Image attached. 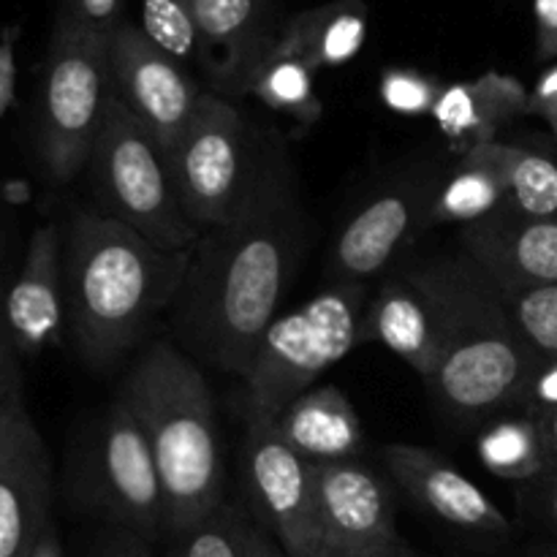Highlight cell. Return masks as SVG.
<instances>
[{"label": "cell", "instance_id": "obj_1", "mask_svg": "<svg viewBox=\"0 0 557 557\" xmlns=\"http://www.w3.org/2000/svg\"><path fill=\"white\" fill-rule=\"evenodd\" d=\"M308 218L283 145L264 136L259 169L239 210L207 228L190 248L188 272L172 308V330L185 354L237 375L281 313L302 261Z\"/></svg>", "mask_w": 557, "mask_h": 557}, {"label": "cell", "instance_id": "obj_2", "mask_svg": "<svg viewBox=\"0 0 557 557\" xmlns=\"http://www.w3.org/2000/svg\"><path fill=\"white\" fill-rule=\"evenodd\" d=\"M190 250H161L101 210H82L65 237V315L82 359L107 370L177 302Z\"/></svg>", "mask_w": 557, "mask_h": 557}, {"label": "cell", "instance_id": "obj_3", "mask_svg": "<svg viewBox=\"0 0 557 557\" xmlns=\"http://www.w3.org/2000/svg\"><path fill=\"white\" fill-rule=\"evenodd\" d=\"M403 270L438 315L441 362L428 381L438 406L466 419L522 406L542 359L511 321L500 288L466 253Z\"/></svg>", "mask_w": 557, "mask_h": 557}, {"label": "cell", "instance_id": "obj_4", "mask_svg": "<svg viewBox=\"0 0 557 557\" xmlns=\"http://www.w3.org/2000/svg\"><path fill=\"white\" fill-rule=\"evenodd\" d=\"M120 395L139 419L156 457L166 536H183L226 504L210 384L183 348L156 341L136 359Z\"/></svg>", "mask_w": 557, "mask_h": 557}, {"label": "cell", "instance_id": "obj_5", "mask_svg": "<svg viewBox=\"0 0 557 557\" xmlns=\"http://www.w3.org/2000/svg\"><path fill=\"white\" fill-rule=\"evenodd\" d=\"M368 286L330 283L299 308L277 313L239 373L245 422H275L297 397L359 346Z\"/></svg>", "mask_w": 557, "mask_h": 557}, {"label": "cell", "instance_id": "obj_6", "mask_svg": "<svg viewBox=\"0 0 557 557\" xmlns=\"http://www.w3.org/2000/svg\"><path fill=\"white\" fill-rule=\"evenodd\" d=\"M87 166L103 215L172 253L199 243L201 232L185 215L166 150L114 92Z\"/></svg>", "mask_w": 557, "mask_h": 557}, {"label": "cell", "instance_id": "obj_7", "mask_svg": "<svg viewBox=\"0 0 557 557\" xmlns=\"http://www.w3.org/2000/svg\"><path fill=\"white\" fill-rule=\"evenodd\" d=\"M112 36L60 11L41 87L38 147L47 172L69 183L90 161L103 112L112 98Z\"/></svg>", "mask_w": 557, "mask_h": 557}, {"label": "cell", "instance_id": "obj_8", "mask_svg": "<svg viewBox=\"0 0 557 557\" xmlns=\"http://www.w3.org/2000/svg\"><path fill=\"white\" fill-rule=\"evenodd\" d=\"M264 136L226 98L201 92L194 117L169 152L185 215L201 234L239 210L259 169Z\"/></svg>", "mask_w": 557, "mask_h": 557}, {"label": "cell", "instance_id": "obj_9", "mask_svg": "<svg viewBox=\"0 0 557 557\" xmlns=\"http://www.w3.org/2000/svg\"><path fill=\"white\" fill-rule=\"evenodd\" d=\"M250 517L286 557H321L313 500V462L292 449L275 422L250 419L243 446Z\"/></svg>", "mask_w": 557, "mask_h": 557}, {"label": "cell", "instance_id": "obj_10", "mask_svg": "<svg viewBox=\"0 0 557 557\" xmlns=\"http://www.w3.org/2000/svg\"><path fill=\"white\" fill-rule=\"evenodd\" d=\"M96 500L123 531L156 542L166 536L163 487L150 441L123 395L109 408L96 455Z\"/></svg>", "mask_w": 557, "mask_h": 557}, {"label": "cell", "instance_id": "obj_11", "mask_svg": "<svg viewBox=\"0 0 557 557\" xmlns=\"http://www.w3.org/2000/svg\"><path fill=\"white\" fill-rule=\"evenodd\" d=\"M441 172H413L381 190L346 223L330 259V283L368 286L424 232Z\"/></svg>", "mask_w": 557, "mask_h": 557}, {"label": "cell", "instance_id": "obj_12", "mask_svg": "<svg viewBox=\"0 0 557 557\" xmlns=\"http://www.w3.org/2000/svg\"><path fill=\"white\" fill-rule=\"evenodd\" d=\"M114 96L141 120L158 145L172 152L199 107L201 90L180 60L163 52L141 27L120 25L109 41Z\"/></svg>", "mask_w": 557, "mask_h": 557}, {"label": "cell", "instance_id": "obj_13", "mask_svg": "<svg viewBox=\"0 0 557 557\" xmlns=\"http://www.w3.org/2000/svg\"><path fill=\"white\" fill-rule=\"evenodd\" d=\"M321 557H368L400 542L395 498L359 460L313 462Z\"/></svg>", "mask_w": 557, "mask_h": 557}, {"label": "cell", "instance_id": "obj_14", "mask_svg": "<svg viewBox=\"0 0 557 557\" xmlns=\"http://www.w3.org/2000/svg\"><path fill=\"white\" fill-rule=\"evenodd\" d=\"M52 462L22 392L0 400V557H27L52 522Z\"/></svg>", "mask_w": 557, "mask_h": 557}, {"label": "cell", "instance_id": "obj_15", "mask_svg": "<svg viewBox=\"0 0 557 557\" xmlns=\"http://www.w3.org/2000/svg\"><path fill=\"white\" fill-rule=\"evenodd\" d=\"M460 239L468 259L500 292L557 283V221L528 218L506 205L462 226Z\"/></svg>", "mask_w": 557, "mask_h": 557}, {"label": "cell", "instance_id": "obj_16", "mask_svg": "<svg viewBox=\"0 0 557 557\" xmlns=\"http://www.w3.org/2000/svg\"><path fill=\"white\" fill-rule=\"evenodd\" d=\"M389 476L446 525L482 536H509L511 522L482 487L435 451L411 444L384 449Z\"/></svg>", "mask_w": 557, "mask_h": 557}, {"label": "cell", "instance_id": "obj_17", "mask_svg": "<svg viewBox=\"0 0 557 557\" xmlns=\"http://www.w3.org/2000/svg\"><path fill=\"white\" fill-rule=\"evenodd\" d=\"M375 343L400 357L428 384L441 362V326L428 294L406 270L384 277L364 310L359 346Z\"/></svg>", "mask_w": 557, "mask_h": 557}, {"label": "cell", "instance_id": "obj_18", "mask_svg": "<svg viewBox=\"0 0 557 557\" xmlns=\"http://www.w3.org/2000/svg\"><path fill=\"white\" fill-rule=\"evenodd\" d=\"M65 313L63 239L54 223L36 228L20 275L5 294V321L16 351L38 354L58 337Z\"/></svg>", "mask_w": 557, "mask_h": 557}, {"label": "cell", "instance_id": "obj_19", "mask_svg": "<svg viewBox=\"0 0 557 557\" xmlns=\"http://www.w3.org/2000/svg\"><path fill=\"white\" fill-rule=\"evenodd\" d=\"M528 98L531 92L517 76L487 71L476 79L444 85L430 114L441 134L466 152L498 141V131L528 112Z\"/></svg>", "mask_w": 557, "mask_h": 557}, {"label": "cell", "instance_id": "obj_20", "mask_svg": "<svg viewBox=\"0 0 557 557\" xmlns=\"http://www.w3.org/2000/svg\"><path fill=\"white\" fill-rule=\"evenodd\" d=\"M275 430L308 462L357 460L362 424L357 408L337 386H313L275 419Z\"/></svg>", "mask_w": 557, "mask_h": 557}, {"label": "cell", "instance_id": "obj_21", "mask_svg": "<svg viewBox=\"0 0 557 557\" xmlns=\"http://www.w3.org/2000/svg\"><path fill=\"white\" fill-rule=\"evenodd\" d=\"M509 145L487 141L462 152L460 161L441 174L424 228L444 223L482 221L509 205Z\"/></svg>", "mask_w": 557, "mask_h": 557}, {"label": "cell", "instance_id": "obj_22", "mask_svg": "<svg viewBox=\"0 0 557 557\" xmlns=\"http://www.w3.org/2000/svg\"><path fill=\"white\" fill-rule=\"evenodd\" d=\"M201 58L223 85L243 92L250 69L264 52L259 38V0H194Z\"/></svg>", "mask_w": 557, "mask_h": 557}, {"label": "cell", "instance_id": "obj_23", "mask_svg": "<svg viewBox=\"0 0 557 557\" xmlns=\"http://www.w3.org/2000/svg\"><path fill=\"white\" fill-rule=\"evenodd\" d=\"M315 69L294 44L277 36L264 47L245 79L243 92L250 90L264 107L288 114L297 123L313 125L321 117V101L313 87Z\"/></svg>", "mask_w": 557, "mask_h": 557}, {"label": "cell", "instance_id": "obj_24", "mask_svg": "<svg viewBox=\"0 0 557 557\" xmlns=\"http://www.w3.org/2000/svg\"><path fill=\"white\" fill-rule=\"evenodd\" d=\"M313 63V69H335L357 58L368 38V5L362 0H332L319 9L294 16L281 33Z\"/></svg>", "mask_w": 557, "mask_h": 557}, {"label": "cell", "instance_id": "obj_25", "mask_svg": "<svg viewBox=\"0 0 557 557\" xmlns=\"http://www.w3.org/2000/svg\"><path fill=\"white\" fill-rule=\"evenodd\" d=\"M476 451L490 473L509 482H539L553 476L542 430L531 413L506 417L490 424L476 441Z\"/></svg>", "mask_w": 557, "mask_h": 557}, {"label": "cell", "instance_id": "obj_26", "mask_svg": "<svg viewBox=\"0 0 557 557\" xmlns=\"http://www.w3.org/2000/svg\"><path fill=\"white\" fill-rule=\"evenodd\" d=\"M509 207L539 221H557V161L509 145Z\"/></svg>", "mask_w": 557, "mask_h": 557}, {"label": "cell", "instance_id": "obj_27", "mask_svg": "<svg viewBox=\"0 0 557 557\" xmlns=\"http://www.w3.org/2000/svg\"><path fill=\"white\" fill-rule=\"evenodd\" d=\"M504 294L511 321L539 359H557V283Z\"/></svg>", "mask_w": 557, "mask_h": 557}, {"label": "cell", "instance_id": "obj_28", "mask_svg": "<svg viewBox=\"0 0 557 557\" xmlns=\"http://www.w3.org/2000/svg\"><path fill=\"white\" fill-rule=\"evenodd\" d=\"M250 515L234 504H223L205 522L172 539L166 557H245V528Z\"/></svg>", "mask_w": 557, "mask_h": 557}, {"label": "cell", "instance_id": "obj_29", "mask_svg": "<svg viewBox=\"0 0 557 557\" xmlns=\"http://www.w3.org/2000/svg\"><path fill=\"white\" fill-rule=\"evenodd\" d=\"M141 30L174 60L201 54L194 0H141Z\"/></svg>", "mask_w": 557, "mask_h": 557}, {"label": "cell", "instance_id": "obj_30", "mask_svg": "<svg viewBox=\"0 0 557 557\" xmlns=\"http://www.w3.org/2000/svg\"><path fill=\"white\" fill-rule=\"evenodd\" d=\"M444 85L411 69H389L381 76V101L397 114H430Z\"/></svg>", "mask_w": 557, "mask_h": 557}, {"label": "cell", "instance_id": "obj_31", "mask_svg": "<svg viewBox=\"0 0 557 557\" xmlns=\"http://www.w3.org/2000/svg\"><path fill=\"white\" fill-rule=\"evenodd\" d=\"M65 11L82 20L85 25L96 27V30L112 36L123 22H117L120 16V0H65Z\"/></svg>", "mask_w": 557, "mask_h": 557}, {"label": "cell", "instance_id": "obj_32", "mask_svg": "<svg viewBox=\"0 0 557 557\" xmlns=\"http://www.w3.org/2000/svg\"><path fill=\"white\" fill-rule=\"evenodd\" d=\"M528 112L542 117L557 136V63L549 65L536 79L531 98H528Z\"/></svg>", "mask_w": 557, "mask_h": 557}, {"label": "cell", "instance_id": "obj_33", "mask_svg": "<svg viewBox=\"0 0 557 557\" xmlns=\"http://www.w3.org/2000/svg\"><path fill=\"white\" fill-rule=\"evenodd\" d=\"M539 60H557V0H533Z\"/></svg>", "mask_w": 557, "mask_h": 557}, {"label": "cell", "instance_id": "obj_34", "mask_svg": "<svg viewBox=\"0 0 557 557\" xmlns=\"http://www.w3.org/2000/svg\"><path fill=\"white\" fill-rule=\"evenodd\" d=\"M14 351V337H11L9 321H5V297H0V400L22 389Z\"/></svg>", "mask_w": 557, "mask_h": 557}, {"label": "cell", "instance_id": "obj_35", "mask_svg": "<svg viewBox=\"0 0 557 557\" xmlns=\"http://www.w3.org/2000/svg\"><path fill=\"white\" fill-rule=\"evenodd\" d=\"M557 406V359L539 362L536 375L531 381L522 408H555Z\"/></svg>", "mask_w": 557, "mask_h": 557}, {"label": "cell", "instance_id": "obj_36", "mask_svg": "<svg viewBox=\"0 0 557 557\" xmlns=\"http://www.w3.org/2000/svg\"><path fill=\"white\" fill-rule=\"evenodd\" d=\"M92 557H152V544L136 533L117 528L112 536L98 544Z\"/></svg>", "mask_w": 557, "mask_h": 557}, {"label": "cell", "instance_id": "obj_37", "mask_svg": "<svg viewBox=\"0 0 557 557\" xmlns=\"http://www.w3.org/2000/svg\"><path fill=\"white\" fill-rule=\"evenodd\" d=\"M531 484L533 487L528 493V500H531L533 511L557 531V476H544Z\"/></svg>", "mask_w": 557, "mask_h": 557}, {"label": "cell", "instance_id": "obj_38", "mask_svg": "<svg viewBox=\"0 0 557 557\" xmlns=\"http://www.w3.org/2000/svg\"><path fill=\"white\" fill-rule=\"evenodd\" d=\"M245 557H286V553H283L281 544L250 517L248 528H245Z\"/></svg>", "mask_w": 557, "mask_h": 557}, {"label": "cell", "instance_id": "obj_39", "mask_svg": "<svg viewBox=\"0 0 557 557\" xmlns=\"http://www.w3.org/2000/svg\"><path fill=\"white\" fill-rule=\"evenodd\" d=\"M525 413H531L536 419L539 430H542L544 446H547L549 462H553V476H557V406L555 408H528Z\"/></svg>", "mask_w": 557, "mask_h": 557}, {"label": "cell", "instance_id": "obj_40", "mask_svg": "<svg viewBox=\"0 0 557 557\" xmlns=\"http://www.w3.org/2000/svg\"><path fill=\"white\" fill-rule=\"evenodd\" d=\"M14 98V44L11 38L0 41V114L9 109Z\"/></svg>", "mask_w": 557, "mask_h": 557}, {"label": "cell", "instance_id": "obj_41", "mask_svg": "<svg viewBox=\"0 0 557 557\" xmlns=\"http://www.w3.org/2000/svg\"><path fill=\"white\" fill-rule=\"evenodd\" d=\"M27 557H65L63 542H60L58 528H54V522H49V525L44 528L41 536L36 539V544H33L30 553H27Z\"/></svg>", "mask_w": 557, "mask_h": 557}, {"label": "cell", "instance_id": "obj_42", "mask_svg": "<svg viewBox=\"0 0 557 557\" xmlns=\"http://www.w3.org/2000/svg\"><path fill=\"white\" fill-rule=\"evenodd\" d=\"M368 557H417V555H413L411 549L406 547V544L397 542V544H392V547L381 549V553H373V555H368Z\"/></svg>", "mask_w": 557, "mask_h": 557}, {"label": "cell", "instance_id": "obj_43", "mask_svg": "<svg viewBox=\"0 0 557 557\" xmlns=\"http://www.w3.org/2000/svg\"><path fill=\"white\" fill-rule=\"evenodd\" d=\"M522 557H557V549H531V553Z\"/></svg>", "mask_w": 557, "mask_h": 557}]
</instances>
